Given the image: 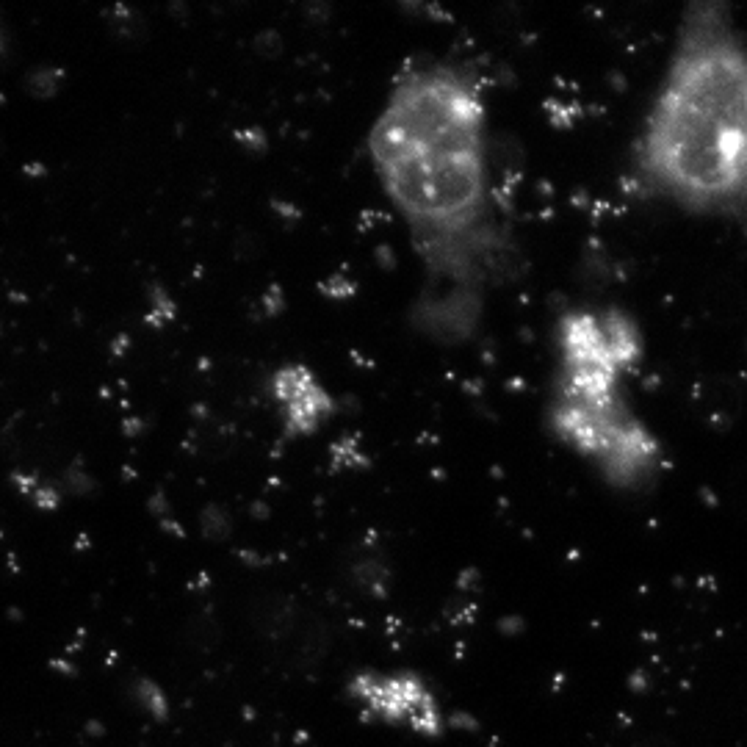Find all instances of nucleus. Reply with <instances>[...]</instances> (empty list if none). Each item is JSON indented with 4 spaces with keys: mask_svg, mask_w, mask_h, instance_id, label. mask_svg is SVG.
I'll return each mask as SVG.
<instances>
[{
    "mask_svg": "<svg viewBox=\"0 0 747 747\" xmlns=\"http://www.w3.org/2000/svg\"><path fill=\"white\" fill-rule=\"evenodd\" d=\"M640 166L653 189L687 208L747 200V48L723 17L700 12L648 119Z\"/></svg>",
    "mask_w": 747,
    "mask_h": 747,
    "instance_id": "f257e3e1",
    "label": "nucleus"
},
{
    "mask_svg": "<svg viewBox=\"0 0 747 747\" xmlns=\"http://www.w3.org/2000/svg\"><path fill=\"white\" fill-rule=\"evenodd\" d=\"M385 191L415 233H465L482 225L485 153H424L382 172Z\"/></svg>",
    "mask_w": 747,
    "mask_h": 747,
    "instance_id": "f03ea898",
    "label": "nucleus"
},
{
    "mask_svg": "<svg viewBox=\"0 0 747 747\" xmlns=\"http://www.w3.org/2000/svg\"><path fill=\"white\" fill-rule=\"evenodd\" d=\"M551 421L559 438L601 465L612 485L634 487L659 460V443L626 407L623 393L606 399L557 396Z\"/></svg>",
    "mask_w": 747,
    "mask_h": 747,
    "instance_id": "7ed1b4c3",
    "label": "nucleus"
},
{
    "mask_svg": "<svg viewBox=\"0 0 747 747\" xmlns=\"http://www.w3.org/2000/svg\"><path fill=\"white\" fill-rule=\"evenodd\" d=\"M562 371L620 380L640 363L642 338L637 324L617 310H579L559 327Z\"/></svg>",
    "mask_w": 747,
    "mask_h": 747,
    "instance_id": "20e7f679",
    "label": "nucleus"
},
{
    "mask_svg": "<svg viewBox=\"0 0 747 747\" xmlns=\"http://www.w3.org/2000/svg\"><path fill=\"white\" fill-rule=\"evenodd\" d=\"M349 698L355 700L368 723L407 728L418 736L438 739L446 731V714L432 689L418 673H357L349 681Z\"/></svg>",
    "mask_w": 747,
    "mask_h": 747,
    "instance_id": "39448f33",
    "label": "nucleus"
},
{
    "mask_svg": "<svg viewBox=\"0 0 747 747\" xmlns=\"http://www.w3.org/2000/svg\"><path fill=\"white\" fill-rule=\"evenodd\" d=\"M285 413V427L291 435H313L316 429L335 413V402H332V396L324 388H321L319 382L305 391L299 399H294L291 404H285L283 407Z\"/></svg>",
    "mask_w": 747,
    "mask_h": 747,
    "instance_id": "423d86ee",
    "label": "nucleus"
},
{
    "mask_svg": "<svg viewBox=\"0 0 747 747\" xmlns=\"http://www.w3.org/2000/svg\"><path fill=\"white\" fill-rule=\"evenodd\" d=\"M128 698L136 706V712L144 714L147 720H153V723H166V717H169V700L161 692V687L155 684L153 678H144L136 676L128 684Z\"/></svg>",
    "mask_w": 747,
    "mask_h": 747,
    "instance_id": "0eeeda50",
    "label": "nucleus"
},
{
    "mask_svg": "<svg viewBox=\"0 0 747 747\" xmlns=\"http://www.w3.org/2000/svg\"><path fill=\"white\" fill-rule=\"evenodd\" d=\"M316 385V377L310 374L305 366H285L274 374L272 380V393L280 407L291 404L294 399H299L302 393L310 391Z\"/></svg>",
    "mask_w": 747,
    "mask_h": 747,
    "instance_id": "6e6552de",
    "label": "nucleus"
},
{
    "mask_svg": "<svg viewBox=\"0 0 747 747\" xmlns=\"http://www.w3.org/2000/svg\"><path fill=\"white\" fill-rule=\"evenodd\" d=\"M330 648V631L324 626H313V629L302 631L297 642V664L299 667H313L324 659V653Z\"/></svg>",
    "mask_w": 747,
    "mask_h": 747,
    "instance_id": "1a4fd4ad",
    "label": "nucleus"
},
{
    "mask_svg": "<svg viewBox=\"0 0 747 747\" xmlns=\"http://www.w3.org/2000/svg\"><path fill=\"white\" fill-rule=\"evenodd\" d=\"M352 576H355L357 584H360L363 590H368V593L385 595L388 568H385V565H380V562H374V559H368V562H360V565H355V570H352Z\"/></svg>",
    "mask_w": 747,
    "mask_h": 747,
    "instance_id": "9d476101",
    "label": "nucleus"
},
{
    "mask_svg": "<svg viewBox=\"0 0 747 747\" xmlns=\"http://www.w3.org/2000/svg\"><path fill=\"white\" fill-rule=\"evenodd\" d=\"M230 518H227V512L222 507H205L202 512V534L208 537V540H225L227 534H230Z\"/></svg>",
    "mask_w": 747,
    "mask_h": 747,
    "instance_id": "9b49d317",
    "label": "nucleus"
},
{
    "mask_svg": "<svg viewBox=\"0 0 747 747\" xmlns=\"http://www.w3.org/2000/svg\"><path fill=\"white\" fill-rule=\"evenodd\" d=\"M34 81H31V89H34V95L39 97H50L56 95V89L61 86V72L56 70H42L31 75Z\"/></svg>",
    "mask_w": 747,
    "mask_h": 747,
    "instance_id": "f8f14e48",
    "label": "nucleus"
},
{
    "mask_svg": "<svg viewBox=\"0 0 747 747\" xmlns=\"http://www.w3.org/2000/svg\"><path fill=\"white\" fill-rule=\"evenodd\" d=\"M155 305H158V308L172 310V302H169V297H166V299H155ZM155 319H166V316H164V313H150V316H147V321H150V324H158V321H155Z\"/></svg>",
    "mask_w": 747,
    "mask_h": 747,
    "instance_id": "ddd939ff",
    "label": "nucleus"
}]
</instances>
